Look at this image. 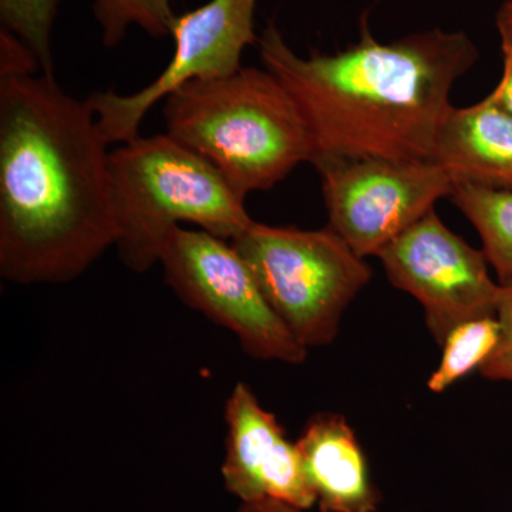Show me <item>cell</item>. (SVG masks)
<instances>
[{
  "mask_svg": "<svg viewBox=\"0 0 512 512\" xmlns=\"http://www.w3.org/2000/svg\"><path fill=\"white\" fill-rule=\"evenodd\" d=\"M114 244L109 143L89 99L55 74H0V274L67 284Z\"/></svg>",
  "mask_w": 512,
  "mask_h": 512,
  "instance_id": "1",
  "label": "cell"
},
{
  "mask_svg": "<svg viewBox=\"0 0 512 512\" xmlns=\"http://www.w3.org/2000/svg\"><path fill=\"white\" fill-rule=\"evenodd\" d=\"M256 46L301 111L312 164L433 161L454 86L480 56L463 30L427 29L382 43L366 20L355 45L336 53L298 55L275 22Z\"/></svg>",
  "mask_w": 512,
  "mask_h": 512,
  "instance_id": "2",
  "label": "cell"
},
{
  "mask_svg": "<svg viewBox=\"0 0 512 512\" xmlns=\"http://www.w3.org/2000/svg\"><path fill=\"white\" fill-rule=\"evenodd\" d=\"M163 114L168 136L207 160L244 201L315 158L301 111L265 67L191 80L165 99Z\"/></svg>",
  "mask_w": 512,
  "mask_h": 512,
  "instance_id": "3",
  "label": "cell"
},
{
  "mask_svg": "<svg viewBox=\"0 0 512 512\" xmlns=\"http://www.w3.org/2000/svg\"><path fill=\"white\" fill-rule=\"evenodd\" d=\"M110 178L114 247L137 274L160 262L165 237L181 222L225 241L254 224L224 177L167 133L140 134L110 151Z\"/></svg>",
  "mask_w": 512,
  "mask_h": 512,
  "instance_id": "4",
  "label": "cell"
},
{
  "mask_svg": "<svg viewBox=\"0 0 512 512\" xmlns=\"http://www.w3.org/2000/svg\"><path fill=\"white\" fill-rule=\"evenodd\" d=\"M231 244L266 302L306 349L336 339L343 313L373 276L366 258L328 227H272L254 221Z\"/></svg>",
  "mask_w": 512,
  "mask_h": 512,
  "instance_id": "5",
  "label": "cell"
},
{
  "mask_svg": "<svg viewBox=\"0 0 512 512\" xmlns=\"http://www.w3.org/2000/svg\"><path fill=\"white\" fill-rule=\"evenodd\" d=\"M158 264L178 298L231 330L248 355L288 365L305 362L308 349L266 302L247 262L225 239L177 225L165 237Z\"/></svg>",
  "mask_w": 512,
  "mask_h": 512,
  "instance_id": "6",
  "label": "cell"
},
{
  "mask_svg": "<svg viewBox=\"0 0 512 512\" xmlns=\"http://www.w3.org/2000/svg\"><path fill=\"white\" fill-rule=\"evenodd\" d=\"M315 165L328 225L357 255L377 256L448 197L453 181L436 161L330 160Z\"/></svg>",
  "mask_w": 512,
  "mask_h": 512,
  "instance_id": "7",
  "label": "cell"
},
{
  "mask_svg": "<svg viewBox=\"0 0 512 512\" xmlns=\"http://www.w3.org/2000/svg\"><path fill=\"white\" fill-rule=\"evenodd\" d=\"M258 0H208L177 15L171 37L174 53L157 79L136 93L94 92L89 101L104 140L123 144L140 136V126L154 104L191 80L229 76L241 69L242 55L258 45Z\"/></svg>",
  "mask_w": 512,
  "mask_h": 512,
  "instance_id": "8",
  "label": "cell"
},
{
  "mask_svg": "<svg viewBox=\"0 0 512 512\" xmlns=\"http://www.w3.org/2000/svg\"><path fill=\"white\" fill-rule=\"evenodd\" d=\"M393 286L421 303L427 329L439 345L461 323L495 318L501 285L483 251L441 221L436 210L377 254Z\"/></svg>",
  "mask_w": 512,
  "mask_h": 512,
  "instance_id": "9",
  "label": "cell"
},
{
  "mask_svg": "<svg viewBox=\"0 0 512 512\" xmlns=\"http://www.w3.org/2000/svg\"><path fill=\"white\" fill-rule=\"evenodd\" d=\"M225 423L227 454L221 473L228 493L242 503L274 500L302 511L316 504L298 446L247 384H235L229 394Z\"/></svg>",
  "mask_w": 512,
  "mask_h": 512,
  "instance_id": "10",
  "label": "cell"
},
{
  "mask_svg": "<svg viewBox=\"0 0 512 512\" xmlns=\"http://www.w3.org/2000/svg\"><path fill=\"white\" fill-rule=\"evenodd\" d=\"M320 512H377V490L355 431L342 414L318 413L296 441Z\"/></svg>",
  "mask_w": 512,
  "mask_h": 512,
  "instance_id": "11",
  "label": "cell"
},
{
  "mask_svg": "<svg viewBox=\"0 0 512 512\" xmlns=\"http://www.w3.org/2000/svg\"><path fill=\"white\" fill-rule=\"evenodd\" d=\"M433 161L453 184L512 190V114L490 96L453 107L437 137Z\"/></svg>",
  "mask_w": 512,
  "mask_h": 512,
  "instance_id": "12",
  "label": "cell"
},
{
  "mask_svg": "<svg viewBox=\"0 0 512 512\" xmlns=\"http://www.w3.org/2000/svg\"><path fill=\"white\" fill-rule=\"evenodd\" d=\"M450 200L473 224L500 285L512 282V190L454 184Z\"/></svg>",
  "mask_w": 512,
  "mask_h": 512,
  "instance_id": "13",
  "label": "cell"
},
{
  "mask_svg": "<svg viewBox=\"0 0 512 512\" xmlns=\"http://www.w3.org/2000/svg\"><path fill=\"white\" fill-rule=\"evenodd\" d=\"M498 333L497 318L468 320L451 330L441 345L440 365L427 382L430 392H446L458 380L480 370L497 345Z\"/></svg>",
  "mask_w": 512,
  "mask_h": 512,
  "instance_id": "14",
  "label": "cell"
},
{
  "mask_svg": "<svg viewBox=\"0 0 512 512\" xmlns=\"http://www.w3.org/2000/svg\"><path fill=\"white\" fill-rule=\"evenodd\" d=\"M92 9L106 47L119 46L133 26L154 39L171 36L177 18L173 0H92Z\"/></svg>",
  "mask_w": 512,
  "mask_h": 512,
  "instance_id": "15",
  "label": "cell"
},
{
  "mask_svg": "<svg viewBox=\"0 0 512 512\" xmlns=\"http://www.w3.org/2000/svg\"><path fill=\"white\" fill-rule=\"evenodd\" d=\"M60 0H0V23L35 53L40 73L55 74L53 28Z\"/></svg>",
  "mask_w": 512,
  "mask_h": 512,
  "instance_id": "16",
  "label": "cell"
},
{
  "mask_svg": "<svg viewBox=\"0 0 512 512\" xmlns=\"http://www.w3.org/2000/svg\"><path fill=\"white\" fill-rule=\"evenodd\" d=\"M495 318L500 326L498 342L480 373L485 379L512 382V282L501 285Z\"/></svg>",
  "mask_w": 512,
  "mask_h": 512,
  "instance_id": "17",
  "label": "cell"
},
{
  "mask_svg": "<svg viewBox=\"0 0 512 512\" xmlns=\"http://www.w3.org/2000/svg\"><path fill=\"white\" fill-rule=\"evenodd\" d=\"M503 74L493 92L488 94L505 111L512 114V33L500 32Z\"/></svg>",
  "mask_w": 512,
  "mask_h": 512,
  "instance_id": "18",
  "label": "cell"
},
{
  "mask_svg": "<svg viewBox=\"0 0 512 512\" xmlns=\"http://www.w3.org/2000/svg\"><path fill=\"white\" fill-rule=\"evenodd\" d=\"M238 512H303L281 501L264 500L255 503H242Z\"/></svg>",
  "mask_w": 512,
  "mask_h": 512,
  "instance_id": "19",
  "label": "cell"
},
{
  "mask_svg": "<svg viewBox=\"0 0 512 512\" xmlns=\"http://www.w3.org/2000/svg\"><path fill=\"white\" fill-rule=\"evenodd\" d=\"M495 26L498 33H512V0H504L495 16Z\"/></svg>",
  "mask_w": 512,
  "mask_h": 512,
  "instance_id": "20",
  "label": "cell"
}]
</instances>
